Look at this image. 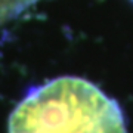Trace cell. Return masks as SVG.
<instances>
[{
  "instance_id": "1",
  "label": "cell",
  "mask_w": 133,
  "mask_h": 133,
  "mask_svg": "<svg viewBox=\"0 0 133 133\" xmlns=\"http://www.w3.org/2000/svg\"><path fill=\"white\" fill-rule=\"evenodd\" d=\"M9 133H127L121 109L90 81L61 77L14 109Z\"/></svg>"
}]
</instances>
